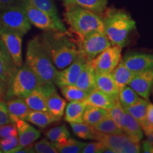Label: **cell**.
Here are the masks:
<instances>
[{"label":"cell","mask_w":153,"mask_h":153,"mask_svg":"<svg viewBox=\"0 0 153 153\" xmlns=\"http://www.w3.org/2000/svg\"><path fill=\"white\" fill-rule=\"evenodd\" d=\"M116 100L118 99L112 98L109 95L96 89L89 94L84 101L87 105L99 107L108 111L114 106Z\"/></svg>","instance_id":"cell-22"},{"label":"cell","mask_w":153,"mask_h":153,"mask_svg":"<svg viewBox=\"0 0 153 153\" xmlns=\"http://www.w3.org/2000/svg\"><path fill=\"white\" fill-rule=\"evenodd\" d=\"M72 131L77 137L85 140H99L102 133H99L92 126L82 122V123H70Z\"/></svg>","instance_id":"cell-29"},{"label":"cell","mask_w":153,"mask_h":153,"mask_svg":"<svg viewBox=\"0 0 153 153\" xmlns=\"http://www.w3.org/2000/svg\"><path fill=\"white\" fill-rule=\"evenodd\" d=\"M43 83L36 72L25 64L18 69L11 80L6 99L14 97L25 99Z\"/></svg>","instance_id":"cell-5"},{"label":"cell","mask_w":153,"mask_h":153,"mask_svg":"<svg viewBox=\"0 0 153 153\" xmlns=\"http://www.w3.org/2000/svg\"><path fill=\"white\" fill-rule=\"evenodd\" d=\"M65 7L76 6L102 16L106 10L108 0H60Z\"/></svg>","instance_id":"cell-20"},{"label":"cell","mask_w":153,"mask_h":153,"mask_svg":"<svg viewBox=\"0 0 153 153\" xmlns=\"http://www.w3.org/2000/svg\"><path fill=\"white\" fill-rule=\"evenodd\" d=\"M66 106V101L57 94L56 89L48 95L46 98L48 111L59 120H60L64 115Z\"/></svg>","instance_id":"cell-23"},{"label":"cell","mask_w":153,"mask_h":153,"mask_svg":"<svg viewBox=\"0 0 153 153\" xmlns=\"http://www.w3.org/2000/svg\"><path fill=\"white\" fill-rule=\"evenodd\" d=\"M139 98L140 96L130 86L126 85L119 90L118 99L123 108L135 104Z\"/></svg>","instance_id":"cell-35"},{"label":"cell","mask_w":153,"mask_h":153,"mask_svg":"<svg viewBox=\"0 0 153 153\" xmlns=\"http://www.w3.org/2000/svg\"><path fill=\"white\" fill-rule=\"evenodd\" d=\"M103 14L104 33L111 44L121 48L125 46L130 33L136 28V23L123 9L107 8Z\"/></svg>","instance_id":"cell-2"},{"label":"cell","mask_w":153,"mask_h":153,"mask_svg":"<svg viewBox=\"0 0 153 153\" xmlns=\"http://www.w3.org/2000/svg\"><path fill=\"white\" fill-rule=\"evenodd\" d=\"M143 133L147 137L153 135V104L149 102L147 109L146 117L143 125L141 126Z\"/></svg>","instance_id":"cell-38"},{"label":"cell","mask_w":153,"mask_h":153,"mask_svg":"<svg viewBox=\"0 0 153 153\" xmlns=\"http://www.w3.org/2000/svg\"><path fill=\"white\" fill-rule=\"evenodd\" d=\"M94 127L99 133L104 134H119L123 133L117 124L115 123L109 114L107 115L106 117L100 120Z\"/></svg>","instance_id":"cell-34"},{"label":"cell","mask_w":153,"mask_h":153,"mask_svg":"<svg viewBox=\"0 0 153 153\" xmlns=\"http://www.w3.org/2000/svg\"><path fill=\"white\" fill-rule=\"evenodd\" d=\"M7 91H8V90L6 88L0 86V100H2V99L7 98Z\"/></svg>","instance_id":"cell-46"},{"label":"cell","mask_w":153,"mask_h":153,"mask_svg":"<svg viewBox=\"0 0 153 153\" xmlns=\"http://www.w3.org/2000/svg\"><path fill=\"white\" fill-rule=\"evenodd\" d=\"M11 123L6 103L0 101V127Z\"/></svg>","instance_id":"cell-43"},{"label":"cell","mask_w":153,"mask_h":153,"mask_svg":"<svg viewBox=\"0 0 153 153\" xmlns=\"http://www.w3.org/2000/svg\"><path fill=\"white\" fill-rule=\"evenodd\" d=\"M87 105L84 101H70L65 110V120L68 123H82L83 115Z\"/></svg>","instance_id":"cell-26"},{"label":"cell","mask_w":153,"mask_h":153,"mask_svg":"<svg viewBox=\"0 0 153 153\" xmlns=\"http://www.w3.org/2000/svg\"><path fill=\"white\" fill-rule=\"evenodd\" d=\"M26 120L38 128H45L51 124L59 121L60 120L53 116L48 111L30 110L26 116Z\"/></svg>","instance_id":"cell-27"},{"label":"cell","mask_w":153,"mask_h":153,"mask_svg":"<svg viewBox=\"0 0 153 153\" xmlns=\"http://www.w3.org/2000/svg\"><path fill=\"white\" fill-rule=\"evenodd\" d=\"M19 145L18 135H12L0 138V150L1 152L9 153L11 150H13Z\"/></svg>","instance_id":"cell-40"},{"label":"cell","mask_w":153,"mask_h":153,"mask_svg":"<svg viewBox=\"0 0 153 153\" xmlns=\"http://www.w3.org/2000/svg\"><path fill=\"white\" fill-rule=\"evenodd\" d=\"M26 64L39 76L44 83L55 84L57 69L40 42L38 36L27 43Z\"/></svg>","instance_id":"cell-4"},{"label":"cell","mask_w":153,"mask_h":153,"mask_svg":"<svg viewBox=\"0 0 153 153\" xmlns=\"http://www.w3.org/2000/svg\"><path fill=\"white\" fill-rule=\"evenodd\" d=\"M0 152H1V150H0Z\"/></svg>","instance_id":"cell-48"},{"label":"cell","mask_w":153,"mask_h":153,"mask_svg":"<svg viewBox=\"0 0 153 153\" xmlns=\"http://www.w3.org/2000/svg\"><path fill=\"white\" fill-rule=\"evenodd\" d=\"M89 62L90 61H88L83 55L79 53L75 60L70 65L60 70V71L57 70L55 85L59 87L64 85H74L80 73Z\"/></svg>","instance_id":"cell-11"},{"label":"cell","mask_w":153,"mask_h":153,"mask_svg":"<svg viewBox=\"0 0 153 153\" xmlns=\"http://www.w3.org/2000/svg\"><path fill=\"white\" fill-rule=\"evenodd\" d=\"M64 20L75 38H82L94 31L104 32L102 16L88 9L69 6L65 7Z\"/></svg>","instance_id":"cell-3"},{"label":"cell","mask_w":153,"mask_h":153,"mask_svg":"<svg viewBox=\"0 0 153 153\" xmlns=\"http://www.w3.org/2000/svg\"><path fill=\"white\" fill-rule=\"evenodd\" d=\"M105 146L100 140H96V142L87 143L81 153H102Z\"/></svg>","instance_id":"cell-41"},{"label":"cell","mask_w":153,"mask_h":153,"mask_svg":"<svg viewBox=\"0 0 153 153\" xmlns=\"http://www.w3.org/2000/svg\"><path fill=\"white\" fill-rule=\"evenodd\" d=\"M108 114V111L104 108L87 105L84 112L83 120L85 123L94 126Z\"/></svg>","instance_id":"cell-32"},{"label":"cell","mask_w":153,"mask_h":153,"mask_svg":"<svg viewBox=\"0 0 153 153\" xmlns=\"http://www.w3.org/2000/svg\"><path fill=\"white\" fill-rule=\"evenodd\" d=\"M142 98L149 100L153 87V67L137 72L128 85Z\"/></svg>","instance_id":"cell-14"},{"label":"cell","mask_w":153,"mask_h":153,"mask_svg":"<svg viewBox=\"0 0 153 153\" xmlns=\"http://www.w3.org/2000/svg\"><path fill=\"white\" fill-rule=\"evenodd\" d=\"M149 102L150 101L147 99L140 97L138 100L135 104H132L128 107H126L124 108V110L129 114H131L138 122L140 125L142 126L145 122V117H146L147 109H148Z\"/></svg>","instance_id":"cell-30"},{"label":"cell","mask_w":153,"mask_h":153,"mask_svg":"<svg viewBox=\"0 0 153 153\" xmlns=\"http://www.w3.org/2000/svg\"><path fill=\"white\" fill-rule=\"evenodd\" d=\"M31 2L38 7V9L43 11L44 13L51 16L56 24L60 28L62 32H68L69 30L63 22L61 21L60 16L58 14V11L56 8L53 0H30Z\"/></svg>","instance_id":"cell-24"},{"label":"cell","mask_w":153,"mask_h":153,"mask_svg":"<svg viewBox=\"0 0 153 153\" xmlns=\"http://www.w3.org/2000/svg\"><path fill=\"white\" fill-rule=\"evenodd\" d=\"M114 78L118 89H120L126 85H128L134 76L137 74V72H133L126 68L123 64V61L120 60L118 65L116 67L113 71L111 72Z\"/></svg>","instance_id":"cell-28"},{"label":"cell","mask_w":153,"mask_h":153,"mask_svg":"<svg viewBox=\"0 0 153 153\" xmlns=\"http://www.w3.org/2000/svg\"><path fill=\"white\" fill-rule=\"evenodd\" d=\"M123 64L131 71L139 72L153 67V54L140 52H130L124 55Z\"/></svg>","instance_id":"cell-16"},{"label":"cell","mask_w":153,"mask_h":153,"mask_svg":"<svg viewBox=\"0 0 153 153\" xmlns=\"http://www.w3.org/2000/svg\"><path fill=\"white\" fill-rule=\"evenodd\" d=\"M34 152L37 153H57V151L52 142H50L47 139L43 138L38 143L32 145Z\"/></svg>","instance_id":"cell-39"},{"label":"cell","mask_w":153,"mask_h":153,"mask_svg":"<svg viewBox=\"0 0 153 153\" xmlns=\"http://www.w3.org/2000/svg\"><path fill=\"white\" fill-rule=\"evenodd\" d=\"M74 85L89 94L97 89L96 72L91 65V62H88L87 65L83 69L79 77L74 83Z\"/></svg>","instance_id":"cell-21"},{"label":"cell","mask_w":153,"mask_h":153,"mask_svg":"<svg viewBox=\"0 0 153 153\" xmlns=\"http://www.w3.org/2000/svg\"><path fill=\"white\" fill-rule=\"evenodd\" d=\"M55 89V84L43 83L24 99L26 104L30 110L48 111L46 98L48 95Z\"/></svg>","instance_id":"cell-13"},{"label":"cell","mask_w":153,"mask_h":153,"mask_svg":"<svg viewBox=\"0 0 153 153\" xmlns=\"http://www.w3.org/2000/svg\"><path fill=\"white\" fill-rule=\"evenodd\" d=\"M45 136L51 142L56 143L70 137V133L66 126L61 125L50 129L45 133Z\"/></svg>","instance_id":"cell-36"},{"label":"cell","mask_w":153,"mask_h":153,"mask_svg":"<svg viewBox=\"0 0 153 153\" xmlns=\"http://www.w3.org/2000/svg\"><path fill=\"white\" fill-rule=\"evenodd\" d=\"M19 145L26 147L32 145L41 137V132L30 126L26 120H19L16 123Z\"/></svg>","instance_id":"cell-17"},{"label":"cell","mask_w":153,"mask_h":153,"mask_svg":"<svg viewBox=\"0 0 153 153\" xmlns=\"http://www.w3.org/2000/svg\"><path fill=\"white\" fill-rule=\"evenodd\" d=\"M87 143L76 140L73 138L62 140L56 143H53V145L56 149L57 152L60 153H80Z\"/></svg>","instance_id":"cell-31"},{"label":"cell","mask_w":153,"mask_h":153,"mask_svg":"<svg viewBox=\"0 0 153 153\" xmlns=\"http://www.w3.org/2000/svg\"><path fill=\"white\" fill-rule=\"evenodd\" d=\"M141 152L144 153H153V144L151 143L148 140H143L142 143Z\"/></svg>","instance_id":"cell-44"},{"label":"cell","mask_w":153,"mask_h":153,"mask_svg":"<svg viewBox=\"0 0 153 153\" xmlns=\"http://www.w3.org/2000/svg\"><path fill=\"white\" fill-rule=\"evenodd\" d=\"M12 135H18V131L16 124L9 123L0 127V138L12 136Z\"/></svg>","instance_id":"cell-42"},{"label":"cell","mask_w":153,"mask_h":153,"mask_svg":"<svg viewBox=\"0 0 153 153\" xmlns=\"http://www.w3.org/2000/svg\"><path fill=\"white\" fill-rule=\"evenodd\" d=\"M18 69L3 41L0 39V86L8 90Z\"/></svg>","instance_id":"cell-12"},{"label":"cell","mask_w":153,"mask_h":153,"mask_svg":"<svg viewBox=\"0 0 153 153\" xmlns=\"http://www.w3.org/2000/svg\"><path fill=\"white\" fill-rule=\"evenodd\" d=\"M0 39L3 41L17 68L23 65L22 43V36L14 32L4 31L0 33Z\"/></svg>","instance_id":"cell-15"},{"label":"cell","mask_w":153,"mask_h":153,"mask_svg":"<svg viewBox=\"0 0 153 153\" xmlns=\"http://www.w3.org/2000/svg\"><path fill=\"white\" fill-rule=\"evenodd\" d=\"M38 38L58 70L70 65L79 55L76 39L70 31H45Z\"/></svg>","instance_id":"cell-1"},{"label":"cell","mask_w":153,"mask_h":153,"mask_svg":"<svg viewBox=\"0 0 153 153\" xmlns=\"http://www.w3.org/2000/svg\"><path fill=\"white\" fill-rule=\"evenodd\" d=\"M105 147L114 153H137L141 152L140 143L130 139L125 133L104 134L99 140Z\"/></svg>","instance_id":"cell-10"},{"label":"cell","mask_w":153,"mask_h":153,"mask_svg":"<svg viewBox=\"0 0 153 153\" xmlns=\"http://www.w3.org/2000/svg\"><path fill=\"white\" fill-rule=\"evenodd\" d=\"M9 118L12 123H16L19 120H26V116L30 109L24 98L16 97L9 99L6 103Z\"/></svg>","instance_id":"cell-18"},{"label":"cell","mask_w":153,"mask_h":153,"mask_svg":"<svg viewBox=\"0 0 153 153\" xmlns=\"http://www.w3.org/2000/svg\"><path fill=\"white\" fill-rule=\"evenodd\" d=\"M108 114L118 127L123 131V126L125 118V110L119 101V99L116 101L114 106L108 111Z\"/></svg>","instance_id":"cell-37"},{"label":"cell","mask_w":153,"mask_h":153,"mask_svg":"<svg viewBox=\"0 0 153 153\" xmlns=\"http://www.w3.org/2000/svg\"><path fill=\"white\" fill-rule=\"evenodd\" d=\"M30 28L31 24L18 4L0 10V33L14 32L23 37Z\"/></svg>","instance_id":"cell-6"},{"label":"cell","mask_w":153,"mask_h":153,"mask_svg":"<svg viewBox=\"0 0 153 153\" xmlns=\"http://www.w3.org/2000/svg\"><path fill=\"white\" fill-rule=\"evenodd\" d=\"M16 4L22 7L30 24L45 31H61L54 20L36 7L30 0H19Z\"/></svg>","instance_id":"cell-8"},{"label":"cell","mask_w":153,"mask_h":153,"mask_svg":"<svg viewBox=\"0 0 153 153\" xmlns=\"http://www.w3.org/2000/svg\"><path fill=\"white\" fill-rule=\"evenodd\" d=\"M121 49L119 45H111L91 61L96 73H111L121 60Z\"/></svg>","instance_id":"cell-9"},{"label":"cell","mask_w":153,"mask_h":153,"mask_svg":"<svg viewBox=\"0 0 153 153\" xmlns=\"http://www.w3.org/2000/svg\"><path fill=\"white\" fill-rule=\"evenodd\" d=\"M75 39L79 53L90 62L111 45L105 33L101 31L91 32L82 38H75Z\"/></svg>","instance_id":"cell-7"},{"label":"cell","mask_w":153,"mask_h":153,"mask_svg":"<svg viewBox=\"0 0 153 153\" xmlns=\"http://www.w3.org/2000/svg\"><path fill=\"white\" fill-rule=\"evenodd\" d=\"M19 0H0V10L16 4Z\"/></svg>","instance_id":"cell-45"},{"label":"cell","mask_w":153,"mask_h":153,"mask_svg":"<svg viewBox=\"0 0 153 153\" xmlns=\"http://www.w3.org/2000/svg\"><path fill=\"white\" fill-rule=\"evenodd\" d=\"M123 132L130 139L135 142L140 143L143 138V131L141 126L131 114L126 111Z\"/></svg>","instance_id":"cell-25"},{"label":"cell","mask_w":153,"mask_h":153,"mask_svg":"<svg viewBox=\"0 0 153 153\" xmlns=\"http://www.w3.org/2000/svg\"><path fill=\"white\" fill-rule=\"evenodd\" d=\"M60 89L63 97L69 101H84L89 95V93L74 85L61 86Z\"/></svg>","instance_id":"cell-33"},{"label":"cell","mask_w":153,"mask_h":153,"mask_svg":"<svg viewBox=\"0 0 153 153\" xmlns=\"http://www.w3.org/2000/svg\"><path fill=\"white\" fill-rule=\"evenodd\" d=\"M152 94H153V87H152Z\"/></svg>","instance_id":"cell-47"},{"label":"cell","mask_w":153,"mask_h":153,"mask_svg":"<svg viewBox=\"0 0 153 153\" xmlns=\"http://www.w3.org/2000/svg\"><path fill=\"white\" fill-rule=\"evenodd\" d=\"M96 87L97 89L109 95L112 98L118 99L119 89H118L111 73H96Z\"/></svg>","instance_id":"cell-19"}]
</instances>
